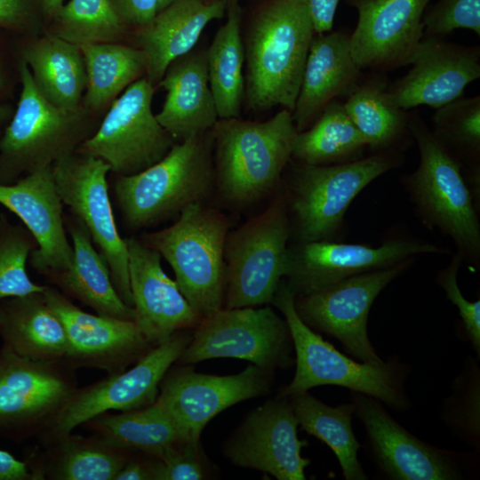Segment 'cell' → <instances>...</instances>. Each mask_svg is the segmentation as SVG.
<instances>
[{
	"instance_id": "cell-31",
	"label": "cell",
	"mask_w": 480,
	"mask_h": 480,
	"mask_svg": "<svg viewBox=\"0 0 480 480\" xmlns=\"http://www.w3.org/2000/svg\"><path fill=\"white\" fill-rule=\"evenodd\" d=\"M20 60L49 102L66 110L81 108L87 76L80 46L50 34L27 42Z\"/></svg>"
},
{
	"instance_id": "cell-27",
	"label": "cell",
	"mask_w": 480,
	"mask_h": 480,
	"mask_svg": "<svg viewBox=\"0 0 480 480\" xmlns=\"http://www.w3.org/2000/svg\"><path fill=\"white\" fill-rule=\"evenodd\" d=\"M226 7L225 0H175L158 12L139 35L148 80L159 83L168 66L192 51L207 24L220 19Z\"/></svg>"
},
{
	"instance_id": "cell-43",
	"label": "cell",
	"mask_w": 480,
	"mask_h": 480,
	"mask_svg": "<svg viewBox=\"0 0 480 480\" xmlns=\"http://www.w3.org/2000/svg\"><path fill=\"white\" fill-rule=\"evenodd\" d=\"M462 257L455 253L450 264L437 276V283L444 289L446 298L457 307L464 332L473 347L476 356H480V300H468L458 285L457 275Z\"/></svg>"
},
{
	"instance_id": "cell-46",
	"label": "cell",
	"mask_w": 480,
	"mask_h": 480,
	"mask_svg": "<svg viewBox=\"0 0 480 480\" xmlns=\"http://www.w3.org/2000/svg\"><path fill=\"white\" fill-rule=\"evenodd\" d=\"M124 24L147 25L157 13V0H112Z\"/></svg>"
},
{
	"instance_id": "cell-49",
	"label": "cell",
	"mask_w": 480,
	"mask_h": 480,
	"mask_svg": "<svg viewBox=\"0 0 480 480\" xmlns=\"http://www.w3.org/2000/svg\"><path fill=\"white\" fill-rule=\"evenodd\" d=\"M155 459L147 460L132 455L115 480H154Z\"/></svg>"
},
{
	"instance_id": "cell-11",
	"label": "cell",
	"mask_w": 480,
	"mask_h": 480,
	"mask_svg": "<svg viewBox=\"0 0 480 480\" xmlns=\"http://www.w3.org/2000/svg\"><path fill=\"white\" fill-rule=\"evenodd\" d=\"M292 349L287 322L271 307L221 308L201 319L178 361L231 357L272 372L292 364Z\"/></svg>"
},
{
	"instance_id": "cell-48",
	"label": "cell",
	"mask_w": 480,
	"mask_h": 480,
	"mask_svg": "<svg viewBox=\"0 0 480 480\" xmlns=\"http://www.w3.org/2000/svg\"><path fill=\"white\" fill-rule=\"evenodd\" d=\"M0 480H35L26 461L17 460L10 452L0 450Z\"/></svg>"
},
{
	"instance_id": "cell-25",
	"label": "cell",
	"mask_w": 480,
	"mask_h": 480,
	"mask_svg": "<svg viewBox=\"0 0 480 480\" xmlns=\"http://www.w3.org/2000/svg\"><path fill=\"white\" fill-rule=\"evenodd\" d=\"M350 33L340 28L313 36L292 113L298 132L308 129L331 101L347 98L360 81L363 70L352 56Z\"/></svg>"
},
{
	"instance_id": "cell-44",
	"label": "cell",
	"mask_w": 480,
	"mask_h": 480,
	"mask_svg": "<svg viewBox=\"0 0 480 480\" xmlns=\"http://www.w3.org/2000/svg\"><path fill=\"white\" fill-rule=\"evenodd\" d=\"M199 441L188 440L163 460L155 459L154 480H199L204 476Z\"/></svg>"
},
{
	"instance_id": "cell-6",
	"label": "cell",
	"mask_w": 480,
	"mask_h": 480,
	"mask_svg": "<svg viewBox=\"0 0 480 480\" xmlns=\"http://www.w3.org/2000/svg\"><path fill=\"white\" fill-rule=\"evenodd\" d=\"M229 225L225 213L196 203L183 209L171 226L140 237L171 265L181 293L201 319L223 305Z\"/></svg>"
},
{
	"instance_id": "cell-41",
	"label": "cell",
	"mask_w": 480,
	"mask_h": 480,
	"mask_svg": "<svg viewBox=\"0 0 480 480\" xmlns=\"http://www.w3.org/2000/svg\"><path fill=\"white\" fill-rule=\"evenodd\" d=\"M36 248L35 237L23 224L0 213V301L43 292L44 284L32 281L27 271L29 256Z\"/></svg>"
},
{
	"instance_id": "cell-32",
	"label": "cell",
	"mask_w": 480,
	"mask_h": 480,
	"mask_svg": "<svg viewBox=\"0 0 480 480\" xmlns=\"http://www.w3.org/2000/svg\"><path fill=\"white\" fill-rule=\"evenodd\" d=\"M388 80L383 72L362 76L343 103L346 112L364 136L372 153L401 151L412 138L410 114L388 96Z\"/></svg>"
},
{
	"instance_id": "cell-15",
	"label": "cell",
	"mask_w": 480,
	"mask_h": 480,
	"mask_svg": "<svg viewBox=\"0 0 480 480\" xmlns=\"http://www.w3.org/2000/svg\"><path fill=\"white\" fill-rule=\"evenodd\" d=\"M52 171L62 204L84 222L107 261L117 293L132 307L127 244L118 232L108 195L109 165L74 152L55 162Z\"/></svg>"
},
{
	"instance_id": "cell-5",
	"label": "cell",
	"mask_w": 480,
	"mask_h": 480,
	"mask_svg": "<svg viewBox=\"0 0 480 480\" xmlns=\"http://www.w3.org/2000/svg\"><path fill=\"white\" fill-rule=\"evenodd\" d=\"M205 133L175 143L160 161L138 173L117 176L115 196L127 229L148 228L210 197L214 166Z\"/></svg>"
},
{
	"instance_id": "cell-9",
	"label": "cell",
	"mask_w": 480,
	"mask_h": 480,
	"mask_svg": "<svg viewBox=\"0 0 480 480\" xmlns=\"http://www.w3.org/2000/svg\"><path fill=\"white\" fill-rule=\"evenodd\" d=\"M290 236L284 190L263 212L228 233L224 245L226 308L272 302L285 276Z\"/></svg>"
},
{
	"instance_id": "cell-10",
	"label": "cell",
	"mask_w": 480,
	"mask_h": 480,
	"mask_svg": "<svg viewBox=\"0 0 480 480\" xmlns=\"http://www.w3.org/2000/svg\"><path fill=\"white\" fill-rule=\"evenodd\" d=\"M78 388L65 359L33 360L0 348V436L16 442L42 437Z\"/></svg>"
},
{
	"instance_id": "cell-55",
	"label": "cell",
	"mask_w": 480,
	"mask_h": 480,
	"mask_svg": "<svg viewBox=\"0 0 480 480\" xmlns=\"http://www.w3.org/2000/svg\"><path fill=\"white\" fill-rule=\"evenodd\" d=\"M0 136H1V133H0Z\"/></svg>"
},
{
	"instance_id": "cell-30",
	"label": "cell",
	"mask_w": 480,
	"mask_h": 480,
	"mask_svg": "<svg viewBox=\"0 0 480 480\" xmlns=\"http://www.w3.org/2000/svg\"><path fill=\"white\" fill-rule=\"evenodd\" d=\"M0 336L4 346L33 360H63L68 350L64 326L43 292L0 301Z\"/></svg>"
},
{
	"instance_id": "cell-53",
	"label": "cell",
	"mask_w": 480,
	"mask_h": 480,
	"mask_svg": "<svg viewBox=\"0 0 480 480\" xmlns=\"http://www.w3.org/2000/svg\"><path fill=\"white\" fill-rule=\"evenodd\" d=\"M175 0H157V12L166 8Z\"/></svg>"
},
{
	"instance_id": "cell-42",
	"label": "cell",
	"mask_w": 480,
	"mask_h": 480,
	"mask_svg": "<svg viewBox=\"0 0 480 480\" xmlns=\"http://www.w3.org/2000/svg\"><path fill=\"white\" fill-rule=\"evenodd\" d=\"M423 37L440 36L457 28L480 36V0H436L422 16Z\"/></svg>"
},
{
	"instance_id": "cell-8",
	"label": "cell",
	"mask_w": 480,
	"mask_h": 480,
	"mask_svg": "<svg viewBox=\"0 0 480 480\" xmlns=\"http://www.w3.org/2000/svg\"><path fill=\"white\" fill-rule=\"evenodd\" d=\"M21 90L17 107L0 136V184L22 176L74 152L94 132L82 107L66 110L49 102L36 89L31 73L20 60Z\"/></svg>"
},
{
	"instance_id": "cell-54",
	"label": "cell",
	"mask_w": 480,
	"mask_h": 480,
	"mask_svg": "<svg viewBox=\"0 0 480 480\" xmlns=\"http://www.w3.org/2000/svg\"><path fill=\"white\" fill-rule=\"evenodd\" d=\"M225 2H226V5L229 8L233 5L237 4L238 0H225Z\"/></svg>"
},
{
	"instance_id": "cell-19",
	"label": "cell",
	"mask_w": 480,
	"mask_h": 480,
	"mask_svg": "<svg viewBox=\"0 0 480 480\" xmlns=\"http://www.w3.org/2000/svg\"><path fill=\"white\" fill-rule=\"evenodd\" d=\"M43 294L64 326L68 340L65 360L76 370L120 372L154 348L133 320L87 313L50 284H44Z\"/></svg>"
},
{
	"instance_id": "cell-35",
	"label": "cell",
	"mask_w": 480,
	"mask_h": 480,
	"mask_svg": "<svg viewBox=\"0 0 480 480\" xmlns=\"http://www.w3.org/2000/svg\"><path fill=\"white\" fill-rule=\"evenodd\" d=\"M299 426L308 434L326 444L338 459L346 480H366L359 460L361 444L351 425L355 404L331 406L316 399L308 391L288 396Z\"/></svg>"
},
{
	"instance_id": "cell-23",
	"label": "cell",
	"mask_w": 480,
	"mask_h": 480,
	"mask_svg": "<svg viewBox=\"0 0 480 480\" xmlns=\"http://www.w3.org/2000/svg\"><path fill=\"white\" fill-rule=\"evenodd\" d=\"M0 204L20 219L37 243L28 259L37 273L68 269L73 260L52 165L36 169L12 184H0Z\"/></svg>"
},
{
	"instance_id": "cell-29",
	"label": "cell",
	"mask_w": 480,
	"mask_h": 480,
	"mask_svg": "<svg viewBox=\"0 0 480 480\" xmlns=\"http://www.w3.org/2000/svg\"><path fill=\"white\" fill-rule=\"evenodd\" d=\"M132 452L95 434L86 437L71 432L38 442L26 463L35 480H115Z\"/></svg>"
},
{
	"instance_id": "cell-51",
	"label": "cell",
	"mask_w": 480,
	"mask_h": 480,
	"mask_svg": "<svg viewBox=\"0 0 480 480\" xmlns=\"http://www.w3.org/2000/svg\"><path fill=\"white\" fill-rule=\"evenodd\" d=\"M13 111L14 108L12 105L7 103H0V125L6 122H9L13 114Z\"/></svg>"
},
{
	"instance_id": "cell-12",
	"label": "cell",
	"mask_w": 480,
	"mask_h": 480,
	"mask_svg": "<svg viewBox=\"0 0 480 480\" xmlns=\"http://www.w3.org/2000/svg\"><path fill=\"white\" fill-rule=\"evenodd\" d=\"M154 91L148 78L134 81L76 152L103 160L117 176L138 173L160 161L175 140L152 111Z\"/></svg>"
},
{
	"instance_id": "cell-37",
	"label": "cell",
	"mask_w": 480,
	"mask_h": 480,
	"mask_svg": "<svg viewBox=\"0 0 480 480\" xmlns=\"http://www.w3.org/2000/svg\"><path fill=\"white\" fill-rule=\"evenodd\" d=\"M80 49L87 76L84 95L87 110H98L112 103L146 71L141 49L116 43L85 44Z\"/></svg>"
},
{
	"instance_id": "cell-50",
	"label": "cell",
	"mask_w": 480,
	"mask_h": 480,
	"mask_svg": "<svg viewBox=\"0 0 480 480\" xmlns=\"http://www.w3.org/2000/svg\"><path fill=\"white\" fill-rule=\"evenodd\" d=\"M65 0H40L42 10L45 15L53 18L57 15Z\"/></svg>"
},
{
	"instance_id": "cell-38",
	"label": "cell",
	"mask_w": 480,
	"mask_h": 480,
	"mask_svg": "<svg viewBox=\"0 0 480 480\" xmlns=\"http://www.w3.org/2000/svg\"><path fill=\"white\" fill-rule=\"evenodd\" d=\"M431 132L463 170L480 169V96L460 97L438 108Z\"/></svg>"
},
{
	"instance_id": "cell-22",
	"label": "cell",
	"mask_w": 480,
	"mask_h": 480,
	"mask_svg": "<svg viewBox=\"0 0 480 480\" xmlns=\"http://www.w3.org/2000/svg\"><path fill=\"white\" fill-rule=\"evenodd\" d=\"M412 68L388 84L390 99L409 110L426 105L438 108L461 96L480 76V48L423 37L412 58Z\"/></svg>"
},
{
	"instance_id": "cell-2",
	"label": "cell",
	"mask_w": 480,
	"mask_h": 480,
	"mask_svg": "<svg viewBox=\"0 0 480 480\" xmlns=\"http://www.w3.org/2000/svg\"><path fill=\"white\" fill-rule=\"evenodd\" d=\"M212 129L215 189L224 203L244 208L276 189L298 133L290 111L264 122L220 119Z\"/></svg>"
},
{
	"instance_id": "cell-4",
	"label": "cell",
	"mask_w": 480,
	"mask_h": 480,
	"mask_svg": "<svg viewBox=\"0 0 480 480\" xmlns=\"http://www.w3.org/2000/svg\"><path fill=\"white\" fill-rule=\"evenodd\" d=\"M294 297L283 279L271 302L287 322L296 355L293 379L279 396L288 397L317 386L332 385L370 396L400 412L411 408L405 388L411 372L409 364L396 357L371 364L343 355L303 323L296 313Z\"/></svg>"
},
{
	"instance_id": "cell-36",
	"label": "cell",
	"mask_w": 480,
	"mask_h": 480,
	"mask_svg": "<svg viewBox=\"0 0 480 480\" xmlns=\"http://www.w3.org/2000/svg\"><path fill=\"white\" fill-rule=\"evenodd\" d=\"M240 22L238 4L229 7L226 23L206 50L209 85L220 119L239 117L244 97V49Z\"/></svg>"
},
{
	"instance_id": "cell-3",
	"label": "cell",
	"mask_w": 480,
	"mask_h": 480,
	"mask_svg": "<svg viewBox=\"0 0 480 480\" xmlns=\"http://www.w3.org/2000/svg\"><path fill=\"white\" fill-rule=\"evenodd\" d=\"M409 129L420 161L402 183L426 228L449 236L463 261L479 268L480 222L476 201L461 164L436 139L420 115L411 112Z\"/></svg>"
},
{
	"instance_id": "cell-20",
	"label": "cell",
	"mask_w": 480,
	"mask_h": 480,
	"mask_svg": "<svg viewBox=\"0 0 480 480\" xmlns=\"http://www.w3.org/2000/svg\"><path fill=\"white\" fill-rule=\"evenodd\" d=\"M299 421L288 397L256 408L227 442L224 453L239 467L257 469L278 480H304L310 464L301 456L308 444L298 437Z\"/></svg>"
},
{
	"instance_id": "cell-34",
	"label": "cell",
	"mask_w": 480,
	"mask_h": 480,
	"mask_svg": "<svg viewBox=\"0 0 480 480\" xmlns=\"http://www.w3.org/2000/svg\"><path fill=\"white\" fill-rule=\"evenodd\" d=\"M366 148L343 103L334 100L308 129L297 133L292 158L310 165L340 164L364 157Z\"/></svg>"
},
{
	"instance_id": "cell-28",
	"label": "cell",
	"mask_w": 480,
	"mask_h": 480,
	"mask_svg": "<svg viewBox=\"0 0 480 480\" xmlns=\"http://www.w3.org/2000/svg\"><path fill=\"white\" fill-rule=\"evenodd\" d=\"M63 219L72 242L73 260L68 269L47 276L48 281L98 315L134 321L133 308L117 293L107 261L95 250L84 222L73 214Z\"/></svg>"
},
{
	"instance_id": "cell-7",
	"label": "cell",
	"mask_w": 480,
	"mask_h": 480,
	"mask_svg": "<svg viewBox=\"0 0 480 480\" xmlns=\"http://www.w3.org/2000/svg\"><path fill=\"white\" fill-rule=\"evenodd\" d=\"M404 161L403 152L386 151L340 164L296 163L284 189L291 236L296 243L333 240L340 234L345 213L356 196Z\"/></svg>"
},
{
	"instance_id": "cell-26",
	"label": "cell",
	"mask_w": 480,
	"mask_h": 480,
	"mask_svg": "<svg viewBox=\"0 0 480 480\" xmlns=\"http://www.w3.org/2000/svg\"><path fill=\"white\" fill-rule=\"evenodd\" d=\"M159 85L166 95L156 117L174 140L182 141L214 126L219 117L209 85L206 50L174 60Z\"/></svg>"
},
{
	"instance_id": "cell-40",
	"label": "cell",
	"mask_w": 480,
	"mask_h": 480,
	"mask_svg": "<svg viewBox=\"0 0 480 480\" xmlns=\"http://www.w3.org/2000/svg\"><path fill=\"white\" fill-rule=\"evenodd\" d=\"M452 393L440 407L442 421L457 438L476 451L480 449L479 357L468 356L452 382Z\"/></svg>"
},
{
	"instance_id": "cell-39",
	"label": "cell",
	"mask_w": 480,
	"mask_h": 480,
	"mask_svg": "<svg viewBox=\"0 0 480 480\" xmlns=\"http://www.w3.org/2000/svg\"><path fill=\"white\" fill-rule=\"evenodd\" d=\"M54 20L53 34L78 46L115 43L125 27L112 0H69Z\"/></svg>"
},
{
	"instance_id": "cell-24",
	"label": "cell",
	"mask_w": 480,
	"mask_h": 480,
	"mask_svg": "<svg viewBox=\"0 0 480 480\" xmlns=\"http://www.w3.org/2000/svg\"><path fill=\"white\" fill-rule=\"evenodd\" d=\"M125 242L134 322L146 340L156 347L177 332L196 327L201 317L164 271L161 255L138 237Z\"/></svg>"
},
{
	"instance_id": "cell-21",
	"label": "cell",
	"mask_w": 480,
	"mask_h": 480,
	"mask_svg": "<svg viewBox=\"0 0 480 480\" xmlns=\"http://www.w3.org/2000/svg\"><path fill=\"white\" fill-rule=\"evenodd\" d=\"M431 0H345L358 13L350 50L362 69L408 66L423 38L422 16Z\"/></svg>"
},
{
	"instance_id": "cell-18",
	"label": "cell",
	"mask_w": 480,
	"mask_h": 480,
	"mask_svg": "<svg viewBox=\"0 0 480 480\" xmlns=\"http://www.w3.org/2000/svg\"><path fill=\"white\" fill-rule=\"evenodd\" d=\"M271 373L254 364L226 376L198 373L188 366L169 369L156 403L189 439L199 441L214 416L239 402L266 395L272 385Z\"/></svg>"
},
{
	"instance_id": "cell-52",
	"label": "cell",
	"mask_w": 480,
	"mask_h": 480,
	"mask_svg": "<svg viewBox=\"0 0 480 480\" xmlns=\"http://www.w3.org/2000/svg\"><path fill=\"white\" fill-rule=\"evenodd\" d=\"M6 84H7L6 73H5L4 63L0 57V92H2L4 90Z\"/></svg>"
},
{
	"instance_id": "cell-33",
	"label": "cell",
	"mask_w": 480,
	"mask_h": 480,
	"mask_svg": "<svg viewBox=\"0 0 480 480\" xmlns=\"http://www.w3.org/2000/svg\"><path fill=\"white\" fill-rule=\"evenodd\" d=\"M83 425L114 446L139 451L159 460L191 440L156 402L116 414L106 412Z\"/></svg>"
},
{
	"instance_id": "cell-45",
	"label": "cell",
	"mask_w": 480,
	"mask_h": 480,
	"mask_svg": "<svg viewBox=\"0 0 480 480\" xmlns=\"http://www.w3.org/2000/svg\"><path fill=\"white\" fill-rule=\"evenodd\" d=\"M31 0H0V28L25 32L32 25Z\"/></svg>"
},
{
	"instance_id": "cell-1",
	"label": "cell",
	"mask_w": 480,
	"mask_h": 480,
	"mask_svg": "<svg viewBox=\"0 0 480 480\" xmlns=\"http://www.w3.org/2000/svg\"><path fill=\"white\" fill-rule=\"evenodd\" d=\"M313 21L303 0H269L245 38L244 98L250 108L291 113L300 92Z\"/></svg>"
},
{
	"instance_id": "cell-14",
	"label": "cell",
	"mask_w": 480,
	"mask_h": 480,
	"mask_svg": "<svg viewBox=\"0 0 480 480\" xmlns=\"http://www.w3.org/2000/svg\"><path fill=\"white\" fill-rule=\"evenodd\" d=\"M410 259L393 267L356 275L318 292L294 297L300 318L312 330L338 340L360 362L380 364L367 332L370 309L378 295L413 263Z\"/></svg>"
},
{
	"instance_id": "cell-47",
	"label": "cell",
	"mask_w": 480,
	"mask_h": 480,
	"mask_svg": "<svg viewBox=\"0 0 480 480\" xmlns=\"http://www.w3.org/2000/svg\"><path fill=\"white\" fill-rule=\"evenodd\" d=\"M310 13L316 34L332 30L340 0H303Z\"/></svg>"
},
{
	"instance_id": "cell-16",
	"label": "cell",
	"mask_w": 480,
	"mask_h": 480,
	"mask_svg": "<svg viewBox=\"0 0 480 480\" xmlns=\"http://www.w3.org/2000/svg\"><path fill=\"white\" fill-rule=\"evenodd\" d=\"M191 337L184 331L177 332L152 348L131 369L108 374L91 385L78 388L49 430L37 441L46 442L68 435L92 418L111 410L126 412L154 404L161 380Z\"/></svg>"
},
{
	"instance_id": "cell-13",
	"label": "cell",
	"mask_w": 480,
	"mask_h": 480,
	"mask_svg": "<svg viewBox=\"0 0 480 480\" xmlns=\"http://www.w3.org/2000/svg\"><path fill=\"white\" fill-rule=\"evenodd\" d=\"M450 252L412 236H394L379 246L333 240L295 243L288 246L284 280L294 296L310 294L346 278L388 268L419 254Z\"/></svg>"
},
{
	"instance_id": "cell-17",
	"label": "cell",
	"mask_w": 480,
	"mask_h": 480,
	"mask_svg": "<svg viewBox=\"0 0 480 480\" xmlns=\"http://www.w3.org/2000/svg\"><path fill=\"white\" fill-rule=\"evenodd\" d=\"M355 414L363 423L377 468L391 480H458L466 456L426 443L401 426L379 400L351 391Z\"/></svg>"
}]
</instances>
